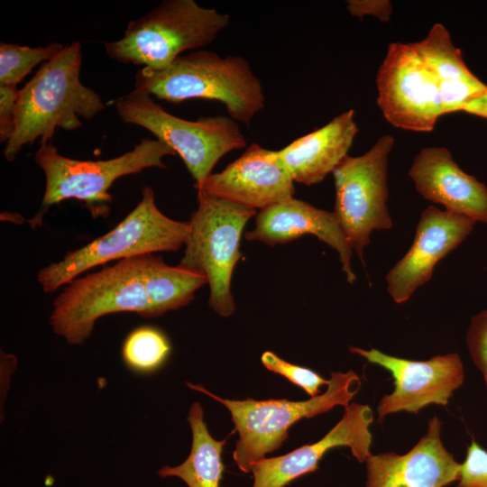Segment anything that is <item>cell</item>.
<instances>
[{
	"mask_svg": "<svg viewBox=\"0 0 487 487\" xmlns=\"http://www.w3.org/2000/svg\"><path fill=\"white\" fill-rule=\"evenodd\" d=\"M81 45L74 41L19 89L15 129L3 152L6 161L12 162L24 145L38 139L48 142L57 129L80 128L81 118L90 120L105 108L100 96L81 83Z\"/></svg>",
	"mask_w": 487,
	"mask_h": 487,
	"instance_id": "6da1fadb",
	"label": "cell"
},
{
	"mask_svg": "<svg viewBox=\"0 0 487 487\" xmlns=\"http://www.w3.org/2000/svg\"><path fill=\"white\" fill-rule=\"evenodd\" d=\"M134 90L172 103L216 100L246 125L265 106L261 80L244 57L223 58L209 51L180 55L161 70L143 67L135 75Z\"/></svg>",
	"mask_w": 487,
	"mask_h": 487,
	"instance_id": "7a4b0ae2",
	"label": "cell"
},
{
	"mask_svg": "<svg viewBox=\"0 0 487 487\" xmlns=\"http://www.w3.org/2000/svg\"><path fill=\"white\" fill-rule=\"evenodd\" d=\"M188 234V222L166 216L155 203L152 188L144 186L140 202L116 226L41 268L37 280L44 292L51 293L83 272L111 261L176 252L185 244Z\"/></svg>",
	"mask_w": 487,
	"mask_h": 487,
	"instance_id": "3957f363",
	"label": "cell"
},
{
	"mask_svg": "<svg viewBox=\"0 0 487 487\" xmlns=\"http://www.w3.org/2000/svg\"><path fill=\"white\" fill-rule=\"evenodd\" d=\"M360 377L352 370L332 372L326 391L309 400H234L220 398L203 386L186 382L225 406L239 434L233 458L244 473L266 455L279 449L288 438V430L302 418L325 413L335 406L346 407L359 391Z\"/></svg>",
	"mask_w": 487,
	"mask_h": 487,
	"instance_id": "277c9868",
	"label": "cell"
},
{
	"mask_svg": "<svg viewBox=\"0 0 487 487\" xmlns=\"http://www.w3.org/2000/svg\"><path fill=\"white\" fill-rule=\"evenodd\" d=\"M229 22L227 14L194 0H166L131 21L120 40L104 45L112 60L161 70L185 51L214 41Z\"/></svg>",
	"mask_w": 487,
	"mask_h": 487,
	"instance_id": "5b68a950",
	"label": "cell"
},
{
	"mask_svg": "<svg viewBox=\"0 0 487 487\" xmlns=\"http://www.w3.org/2000/svg\"><path fill=\"white\" fill-rule=\"evenodd\" d=\"M143 256L118 261L68 283L53 301L49 317L53 332L79 345L104 316L131 312L154 317L142 279Z\"/></svg>",
	"mask_w": 487,
	"mask_h": 487,
	"instance_id": "8992f818",
	"label": "cell"
},
{
	"mask_svg": "<svg viewBox=\"0 0 487 487\" xmlns=\"http://www.w3.org/2000/svg\"><path fill=\"white\" fill-rule=\"evenodd\" d=\"M177 153L158 139H142L133 150L109 160L79 161L60 154L48 142L34 153L35 163L45 176V190L39 210L28 220L32 229L42 226L49 208L66 199H78L88 206L110 202L108 190L113 183L126 175L144 169H166L162 159Z\"/></svg>",
	"mask_w": 487,
	"mask_h": 487,
	"instance_id": "52a82bcc",
	"label": "cell"
},
{
	"mask_svg": "<svg viewBox=\"0 0 487 487\" xmlns=\"http://www.w3.org/2000/svg\"><path fill=\"white\" fill-rule=\"evenodd\" d=\"M198 191V207L188 222L185 251L179 265L206 276L210 289L209 305L221 317L235 309L231 293L234 269L242 257L243 230L255 209Z\"/></svg>",
	"mask_w": 487,
	"mask_h": 487,
	"instance_id": "ba28073f",
	"label": "cell"
},
{
	"mask_svg": "<svg viewBox=\"0 0 487 487\" xmlns=\"http://www.w3.org/2000/svg\"><path fill=\"white\" fill-rule=\"evenodd\" d=\"M115 105L122 121L145 128L180 156L196 180L194 187L204 182L226 153L246 147L238 124L228 116L182 119L134 89L117 98Z\"/></svg>",
	"mask_w": 487,
	"mask_h": 487,
	"instance_id": "9c48e42d",
	"label": "cell"
},
{
	"mask_svg": "<svg viewBox=\"0 0 487 487\" xmlns=\"http://www.w3.org/2000/svg\"><path fill=\"white\" fill-rule=\"evenodd\" d=\"M394 138L386 134L360 156L347 155L333 170L335 211L352 250L363 262V250L373 230L392 227L387 201L388 158Z\"/></svg>",
	"mask_w": 487,
	"mask_h": 487,
	"instance_id": "30bf717a",
	"label": "cell"
},
{
	"mask_svg": "<svg viewBox=\"0 0 487 487\" xmlns=\"http://www.w3.org/2000/svg\"><path fill=\"white\" fill-rule=\"evenodd\" d=\"M377 103L393 126L430 132L445 115L438 85L409 43H391L376 76Z\"/></svg>",
	"mask_w": 487,
	"mask_h": 487,
	"instance_id": "8fae6325",
	"label": "cell"
},
{
	"mask_svg": "<svg viewBox=\"0 0 487 487\" xmlns=\"http://www.w3.org/2000/svg\"><path fill=\"white\" fill-rule=\"evenodd\" d=\"M351 353L391 372L394 390L383 396L378 406V422L390 414L406 411L417 414L422 408L446 406L464 382V365L455 353L436 355L427 361H412L386 354L375 348L350 346Z\"/></svg>",
	"mask_w": 487,
	"mask_h": 487,
	"instance_id": "7c38bea8",
	"label": "cell"
},
{
	"mask_svg": "<svg viewBox=\"0 0 487 487\" xmlns=\"http://www.w3.org/2000/svg\"><path fill=\"white\" fill-rule=\"evenodd\" d=\"M474 221L465 216L430 206L419 218L412 245L386 275L394 302H406L428 281L436 264L472 232Z\"/></svg>",
	"mask_w": 487,
	"mask_h": 487,
	"instance_id": "4fadbf2b",
	"label": "cell"
},
{
	"mask_svg": "<svg viewBox=\"0 0 487 487\" xmlns=\"http://www.w3.org/2000/svg\"><path fill=\"white\" fill-rule=\"evenodd\" d=\"M373 422L371 407L350 403L340 421L317 442L302 446L284 455L263 458L252 468L253 487H284L293 480L315 472L325 454L335 447L346 446L360 463L372 455Z\"/></svg>",
	"mask_w": 487,
	"mask_h": 487,
	"instance_id": "5bb4252c",
	"label": "cell"
},
{
	"mask_svg": "<svg viewBox=\"0 0 487 487\" xmlns=\"http://www.w3.org/2000/svg\"><path fill=\"white\" fill-rule=\"evenodd\" d=\"M293 183L277 151L253 143L221 172L211 173L195 188L240 206L262 210L292 198Z\"/></svg>",
	"mask_w": 487,
	"mask_h": 487,
	"instance_id": "9a60e30c",
	"label": "cell"
},
{
	"mask_svg": "<svg viewBox=\"0 0 487 487\" xmlns=\"http://www.w3.org/2000/svg\"><path fill=\"white\" fill-rule=\"evenodd\" d=\"M442 422L434 416L427 430L406 454L371 455L366 487H445L459 479L461 464L443 445Z\"/></svg>",
	"mask_w": 487,
	"mask_h": 487,
	"instance_id": "2e32d148",
	"label": "cell"
},
{
	"mask_svg": "<svg viewBox=\"0 0 487 487\" xmlns=\"http://www.w3.org/2000/svg\"><path fill=\"white\" fill-rule=\"evenodd\" d=\"M310 234L335 249L349 283L356 277L351 267L352 248L334 212L319 209L294 198L260 210L255 226L245 234L251 241L271 246Z\"/></svg>",
	"mask_w": 487,
	"mask_h": 487,
	"instance_id": "e0dca14e",
	"label": "cell"
},
{
	"mask_svg": "<svg viewBox=\"0 0 487 487\" xmlns=\"http://www.w3.org/2000/svg\"><path fill=\"white\" fill-rule=\"evenodd\" d=\"M409 175L424 198L487 224V187L461 170L446 148H423Z\"/></svg>",
	"mask_w": 487,
	"mask_h": 487,
	"instance_id": "ac0fdd59",
	"label": "cell"
},
{
	"mask_svg": "<svg viewBox=\"0 0 487 487\" xmlns=\"http://www.w3.org/2000/svg\"><path fill=\"white\" fill-rule=\"evenodd\" d=\"M357 132L351 109L277 153L294 181L311 186L320 183L347 156Z\"/></svg>",
	"mask_w": 487,
	"mask_h": 487,
	"instance_id": "d6986e66",
	"label": "cell"
},
{
	"mask_svg": "<svg viewBox=\"0 0 487 487\" xmlns=\"http://www.w3.org/2000/svg\"><path fill=\"white\" fill-rule=\"evenodd\" d=\"M409 44L435 78L445 114L462 111L469 101L487 90V86L467 68L443 24L435 23L424 39Z\"/></svg>",
	"mask_w": 487,
	"mask_h": 487,
	"instance_id": "ffe728a7",
	"label": "cell"
},
{
	"mask_svg": "<svg viewBox=\"0 0 487 487\" xmlns=\"http://www.w3.org/2000/svg\"><path fill=\"white\" fill-rule=\"evenodd\" d=\"M187 419L192 433L188 456L177 466L161 467L158 475L162 478L178 477L188 487H220L224 471L222 453L226 439L212 437L199 402L192 403Z\"/></svg>",
	"mask_w": 487,
	"mask_h": 487,
	"instance_id": "44dd1931",
	"label": "cell"
},
{
	"mask_svg": "<svg viewBox=\"0 0 487 487\" xmlns=\"http://www.w3.org/2000/svg\"><path fill=\"white\" fill-rule=\"evenodd\" d=\"M142 279L154 317L188 305L195 292L207 283L202 273L170 266L154 253L143 256Z\"/></svg>",
	"mask_w": 487,
	"mask_h": 487,
	"instance_id": "7402d4cb",
	"label": "cell"
},
{
	"mask_svg": "<svg viewBox=\"0 0 487 487\" xmlns=\"http://www.w3.org/2000/svg\"><path fill=\"white\" fill-rule=\"evenodd\" d=\"M170 344L160 329L143 326L132 330L122 345V358L125 366L140 374L158 371L167 361Z\"/></svg>",
	"mask_w": 487,
	"mask_h": 487,
	"instance_id": "603a6c76",
	"label": "cell"
},
{
	"mask_svg": "<svg viewBox=\"0 0 487 487\" xmlns=\"http://www.w3.org/2000/svg\"><path fill=\"white\" fill-rule=\"evenodd\" d=\"M64 48L59 42L43 47L0 43V86L16 87L38 64L50 61Z\"/></svg>",
	"mask_w": 487,
	"mask_h": 487,
	"instance_id": "cb8c5ba5",
	"label": "cell"
},
{
	"mask_svg": "<svg viewBox=\"0 0 487 487\" xmlns=\"http://www.w3.org/2000/svg\"><path fill=\"white\" fill-rule=\"evenodd\" d=\"M261 360L266 369L284 376L293 384L302 388L310 398L317 396L320 386L328 383V380L316 372L288 363L272 352H264Z\"/></svg>",
	"mask_w": 487,
	"mask_h": 487,
	"instance_id": "d4e9b609",
	"label": "cell"
},
{
	"mask_svg": "<svg viewBox=\"0 0 487 487\" xmlns=\"http://www.w3.org/2000/svg\"><path fill=\"white\" fill-rule=\"evenodd\" d=\"M455 487H487V450L474 439L467 447Z\"/></svg>",
	"mask_w": 487,
	"mask_h": 487,
	"instance_id": "484cf974",
	"label": "cell"
},
{
	"mask_svg": "<svg viewBox=\"0 0 487 487\" xmlns=\"http://www.w3.org/2000/svg\"><path fill=\"white\" fill-rule=\"evenodd\" d=\"M466 343L473 363L482 372L487 391V310H482L471 319Z\"/></svg>",
	"mask_w": 487,
	"mask_h": 487,
	"instance_id": "4316f807",
	"label": "cell"
},
{
	"mask_svg": "<svg viewBox=\"0 0 487 487\" xmlns=\"http://www.w3.org/2000/svg\"><path fill=\"white\" fill-rule=\"evenodd\" d=\"M18 91L16 87L0 86L1 142H7L14 132Z\"/></svg>",
	"mask_w": 487,
	"mask_h": 487,
	"instance_id": "83f0119b",
	"label": "cell"
},
{
	"mask_svg": "<svg viewBox=\"0 0 487 487\" xmlns=\"http://www.w3.org/2000/svg\"><path fill=\"white\" fill-rule=\"evenodd\" d=\"M346 8L354 17L363 19L372 15L381 22H388L392 14V5L388 0H349Z\"/></svg>",
	"mask_w": 487,
	"mask_h": 487,
	"instance_id": "f1b7e54d",
	"label": "cell"
},
{
	"mask_svg": "<svg viewBox=\"0 0 487 487\" xmlns=\"http://www.w3.org/2000/svg\"><path fill=\"white\" fill-rule=\"evenodd\" d=\"M462 111L487 118V90L469 101Z\"/></svg>",
	"mask_w": 487,
	"mask_h": 487,
	"instance_id": "f546056e",
	"label": "cell"
}]
</instances>
